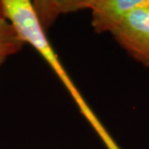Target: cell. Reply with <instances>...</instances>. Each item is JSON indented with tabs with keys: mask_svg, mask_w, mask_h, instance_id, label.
<instances>
[{
	"mask_svg": "<svg viewBox=\"0 0 149 149\" xmlns=\"http://www.w3.org/2000/svg\"><path fill=\"white\" fill-rule=\"evenodd\" d=\"M147 0H89L92 27L96 33H112L127 15Z\"/></svg>",
	"mask_w": 149,
	"mask_h": 149,
	"instance_id": "obj_2",
	"label": "cell"
},
{
	"mask_svg": "<svg viewBox=\"0 0 149 149\" xmlns=\"http://www.w3.org/2000/svg\"><path fill=\"white\" fill-rule=\"evenodd\" d=\"M111 34L135 60L149 67V0L131 11Z\"/></svg>",
	"mask_w": 149,
	"mask_h": 149,
	"instance_id": "obj_1",
	"label": "cell"
},
{
	"mask_svg": "<svg viewBox=\"0 0 149 149\" xmlns=\"http://www.w3.org/2000/svg\"><path fill=\"white\" fill-rule=\"evenodd\" d=\"M25 45L13 24L0 15V67L7 58L19 52Z\"/></svg>",
	"mask_w": 149,
	"mask_h": 149,
	"instance_id": "obj_4",
	"label": "cell"
},
{
	"mask_svg": "<svg viewBox=\"0 0 149 149\" xmlns=\"http://www.w3.org/2000/svg\"><path fill=\"white\" fill-rule=\"evenodd\" d=\"M89 0L74 1H34L32 2L35 14L45 31L54 22L61 14L72 13L88 9Z\"/></svg>",
	"mask_w": 149,
	"mask_h": 149,
	"instance_id": "obj_3",
	"label": "cell"
}]
</instances>
